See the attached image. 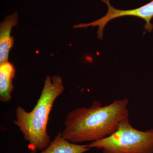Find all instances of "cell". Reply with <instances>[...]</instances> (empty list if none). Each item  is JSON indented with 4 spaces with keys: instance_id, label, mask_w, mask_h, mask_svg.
<instances>
[{
    "instance_id": "obj_4",
    "label": "cell",
    "mask_w": 153,
    "mask_h": 153,
    "mask_svg": "<svg viewBox=\"0 0 153 153\" xmlns=\"http://www.w3.org/2000/svg\"><path fill=\"white\" fill-rule=\"evenodd\" d=\"M18 14L14 12L7 16L0 25V65L8 62L9 53L13 48L14 38L11 36L13 27L18 24Z\"/></svg>"
},
{
    "instance_id": "obj_1",
    "label": "cell",
    "mask_w": 153,
    "mask_h": 153,
    "mask_svg": "<svg viewBox=\"0 0 153 153\" xmlns=\"http://www.w3.org/2000/svg\"><path fill=\"white\" fill-rule=\"evenodd\" d=\"M128 99L117 100L102 106L94 101L89 108H75L68 113L62 137L74 143L96 141L109 136L122 122L129 119Z\"/></svg>"
},
{
    "instance_id": "obj_6",
    "label": "cell",
    "mask_w": 153,
    "mask_h": 153,
    "mask_svg": "<svg viewBox=\"0 0 153 153\" xmlns=\"http://www.w3.org/2000/svg\"><path fill=\"white\" fill-rule=\"evenodd\" d=\"M16 72L15 67L9 61L0 65V100L3 103L8 102L12 99Z\"/></svg>"
},
{
    "instance_id": "obj_5",
    "label": "cell",
    "mask_w": 153,
    "mask_h": 153,
    "mask_svg": "<svg viewBox=\"0 0 153 153\" xmlns=\"http://www.w3.org/2000/svg\"><path fill=\"white\" fill-rule=\"evenodd\" d=\"M91 149L88 145H79L68 141L58 132L49 146L40 153H84Z\"/></svg>"
},
{
    "instance_id": "obj_2",
    "label": "cell",
    "mask_w": 153,
    "mask_h": 153,
    "mask_svg": "<svg viewBox=\"0 0 153 153\" xmlns=\"http://www.w3.org/2000/svg\"><path fill=\"white\" fill-rule=\"evenodd\" d=\"M64 90L61 76L47 75L41 95L33 109L27 112L22 106L17 107L16 120L14 123L29 143L30 153L44 150L51 142L47 131L49 114L54 102Z\"/></svg>"
},
{
    "instance_id": "obj_3",
    "label": "cell",
    "mask_w": 153,
    "mask_h": 153,
    "mask_svg": "<svg viewBox=\"0 0 153 153\" xmlns=\"http://www.w3.org/2000/svg\"><path fill=\"white\" fill-rule=\"evenodd\" d=\"M88 145L91 149L102 150L103 153H153V129L138 130L128 119L109 136Z\"/></svg>"
}]
</instances>
